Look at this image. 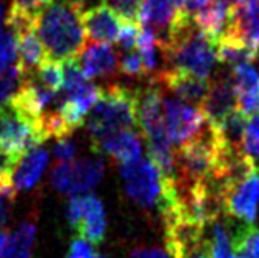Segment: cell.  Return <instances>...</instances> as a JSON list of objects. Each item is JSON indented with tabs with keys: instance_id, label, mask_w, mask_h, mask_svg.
<instances>
[{
	"instance_id": "cell-1",
	"label": "cell",
	"mask_w": 259,
	"mask_h": 258,
	"mask_svg": "<svg viewBox=\"0 0 259 258\" xmlns=\"http://www.w3.org/2000/svg\"><path fill=\"white\" fill-rule=\"evenodd\" d=\"M84 0H51L38 13L35 30L45 46L48 58L64 61L80 56L85 48L82 23Z\"/></svg>"
},
{
	"instance_id": "cell-2",
	"label": "cell",
	"mask_w": 259,
	"mask_h": 258,
	"mask_svg": "<svg viewBox=\"0 0 259 258\" xmlns=\"http://www.w3.org/2000/svg\"><path fill=\"white\" fill-rule=\"evenodd\" d=\"M85 117L84 125L92 140L110 132L133 130L136 127V89L117 83L100 86L99 99Z\"/></svg>"
},
{
	"instance_id": "cell-3",
	"label": "cell",
	"mask_w": 259,
	"mask_h": 258,
	"mask_svg": "<svg viewBox=\"0 0 259 258\" xmlns=\"http://www.w3.org/2000/svg\"><path fill=\"white\" fill-rule=\"evenodd\" d=\"M125 193L135 204L145 209H159L164 194V179L159 168L148 158H136L121 165Z\"/></svg>"
},
{
	"instance_id": "cell-4",
	"label": "cell",
	"mask_w": 259,
	"mask_h": 258,
	"mask_svg": "<svg viewBox=\"0 0 259 258\" xmlns=\"http://www.w3.org/2000/svg\"><path fill=\"white\" fill-rule=\"evenodd\" d=\"M46 138L41 124L26 119L9 104L0 108V146L7 153L20 160L25 153L43 145Z\"/></svg>"
},
{
	"instance_id": "cell-5",
	"label": "cell",
	"mask_w": 259,
	"mask_h": 258,
	"mask_svg": "<svg viewBox=\"0 0 259 258\" xmlns=\"http://www.w3.org/2000/svg\"><path fill=\"white\" fill-rule=\"evenodd\" d=\"M104 176V161L99 158H80L56 163L51 171L53 188L59 194L74 196L92 191Z\"/></svg>"
},
{
	"instance_id": "cell-6",
	"label": "cell",
	"mask_w": 259,
	"mask_h": 258,
	"mask_svg": "<svg viewBox=\"0 0 259 258\" xmlns=\"http://www.w3.org/2000/svg\"><path fill=\"white\" fill-rule=\"evenodd\" d=\"M162 117L169 140L176 145L186 143L205 125V117L199 107L184 102L172 94L167 96L164 92H162Z\"/></svg>"
},
{
	"instance_id": "cell-7",
	"label": "cell",
	"mask_w": 259,
	"mask_h": 258,
	"mask_svg": "<svg viewBox=\"0 0 259 258\" xmlns=\"http://www.w3.org/2000/svg\"><path fill=\"white\" fill-rule=\"evenodd\" d=\"M259 206V171L249 173L246 178L223 193L225 215L230 219L254 224Z\"/></svg>"
},
{
	"instance_id": "cell-8",
	"label": "cell",
	"mask_w": 259,
	"mask_h": 258,
	"mask_svg": "<svg viewBox=\"0 0 259 258\" xmlns=\"http://www.w3.org/2000/svg\"><path fill=\"white\" fill-rule=\"evenodd\" d=\"M149 79L158 83L162 89L171 91V94L177 99L199 108L208 89V79L197 78L194 74L176 69V67H162L151 74Z\"/></svg>"
},
{
	"instance_id": "cell-9",
	"label": "cell",
	"mask_w": 259,
	"mask_h": 258,
	"mask_svg": "<svg viewBox=\"0 0 259 258\" xmlns=\"http://www.w3.org/2000/svg\"><path fill=\"white\" fill-rule=\"evenodd\" d=\"M200 110L207 125L218 127L228 115L236 110V96L230 76H217L208 81L205 99L200 104Z\"/></svg>"
},
{
	"instance_id": "cell-10",
	"label": "cell",
	"mask_w": 259,
	"mask_h": 258,
	"mask_svg": "<svg viewBox=\"0 0 259 258\" xmlns=\"http://www.w3.org/2000/svg\"><path fill=\"white\" fill-rule=\"evenodd\" d=\"M95 153H105L118 165L140 158L143 152L141 135L135 130H117L110 132L97 140H92Z\"/></svg>"
},
{
	"instance_id": "cell-11",
	"label": "cell",
	"mask_w": 259,
	"mask_h": 258,
	"mask_svg": "<svg viewBox=\"0 0 259 258\" xmlns=\"http://www.w3.org/2000/svg\"><path fill=\"white\" fill-rule=\"evenodd\" d=\"M82 23L85 36L94 43H115L123 25V18L118 17L105 2L82 12Z\"/></svg>"
},
{
	"instance_id": "cell-12",
	"label": "cell",
	"mask_w": 259,
	"mask_h": 258,
	"mask_svg": "<svg viewBox=\"0 0 259 258\" xmlns=\"http://www.w3.org/2000/svg\"><path fill=\"white\" fill-rule=\"evenodd\" d=\"M181 0H143L138 10V25L164 38L169 28L181 15Z\"/></svg>"
},
{
	"instance_id": "cell-13",
	"label": "cell",
	"mask_w": 259,
	"mask_h": 258,
	"mask_svg": "<svg viewBox=\"0 0 259 258\" xmlns=\"http://www.w3.org/2000/svg\"><path fill=\"white\" fill-rule=\"evenodd\" d=\"M230 79L236 96V108L243 115L259 112V72L251 63L231 67Z\"/></svg>"
},
{
	"instance_id": "cell-14",
	"label": "cell",
	"mask_w": 259,
	"mask_h": 258,
	"mask_svg": "<svg viewBox=\"0 0 259 258\" xmlns=\"http://www.w3.org/2000/svg\"><path fill=\"white\" fill-rule=\"evenodd\" d=\"M79 63L89 81L95 78H112L118 71V54L110 43H92L80 53Z\"/></svg>"
},
{
	"instance_id": "cell-15",
	"label": "cell",
	"mask_w": 259,
	"mask_h": 258,
	"mask_svg": "<svg viewBox=\"0 0 259 258\" xmlns=\"http://www.w3.org/2000/svg\"><path fill=\"white\" fill-rule=\"evenodd\" d=\"M80 199H82V214H80V219L74 230L79 234V237L95 245L104 240L107 230L104 204L94 194L80 196Z\"/></svg>"
},
{
	"instance_id": "cell-16",
	"label": "cell",
	"mask_w": 259,
	"mask_h": 258,
	"mask_svg": "<svg viewBox=\"0 0 259 258\" xmlns=\"http://www.w3.org/2000/svg\"><path fill=\"white\" fill-rule=\"evenodd\" d=\"M48 152L43 148H33L28 153H25L17 163L15 169L12 173V185L15 191H31L41 179L43 171L48 165Z\"/></svg>"
},
{
	"instance_id": "cell-17",
	"label": "cell",
	"mask_w": 259,
	"mask_h": 258,
	"mask_svg": "<svg viewBox=\"0 0 259 258\" xmlns=\"http://www.w3.org/2000/svg\"><path fill=\"white\" fill-rule=\"evenodd\" d=\"M15 36H17V51H18L17 66L23 76V74L35 71L48 58V54L35 28H26L17 33Z\"/></svg>"
},
{
	"instance_id": "cell-18",
	"label": "cell",
	"mask_w": 259,
	"mask_h": 258,
	"mask_svg": "<svg viewBox=\"0 0 259 258\" xmlns=\"http://www.w3.org/2000/svg\"><path fill=\"white\" fill-rule=\"evenodd\" d=\"M230 7L231 5L212 0L208 5H205L202 10H199L192 17L197 28L205 36L212 40L213 43H217V40L220 38V35L225 31V28H227Z\"/></svg>"
},
{
	"instance_id": "cell-19",
	"label": "cell",
	"mask_w": 259,
	"mask_h": 258,
	"mask_svg": "<svg viewBox=\"0 0 259 258\" xmlns=\"http://www.w3.org/2000/svg\"><path fill=\"white\" fill-rule=\"evenodd\" d=\"M217 48V61H220L223 64H228L235 67L238 64L251 63L254 61L256 50L246 45L241 38L231 35L228 31H223L220 38L215 43Z\"/></svg>"
},
{
	"instance_id": "cell-20",
	"label": "cell",
	"mask_w": 259,
	"mask_h": 258,
	"mask_svg": "<svg viewBox=\"0 0 259 258\" xmlns=\"http://www.w3.org/2000/svg\"><path fill=\"white\" fill-rule=\"evenodd\" d=\"M36 237L35 219L25 220L13 230L10 239H7V245L0 258H30L31 247Z\"/></svg>"
},
{
	"instance_id": "cell-21",
	"label": "cell",
	"mask_w": 259,
	"mask_h": 258,
	"mask_svg": "<svg viewBox=\"0 0 259 258\" xmlns=\"http://www.w3.org/2000/svg\"><path fill=\"white\" fill-rule=\"evenodd\" d=\"M31 72L35 74V78L41 84H45L48 89L59 92L61 87H63V66H61V61L46 58L43 63Z\"/></svg>"
},
{
	"instance_id": "cell-22",
	"label": "cell",
	"mask_w": 259,
	"mask_h": 258,
	"mask_svg": "<svg viewBox=\"0 0 259 258\" xmlns=\"http://www.w3.org/2000/svg\"><path fill=\"white\" fill-rule=\"evenodd\" d=\"M243 152L254 161L259 160V112L249 115L246 119L243 133Z\"/></svg>"
},
{
	"instance_id": "cell-23",
	"label": "cell",
	"mask_w": 259,
	"mask_h": 258,
	"mask_svg": "<svg viewBox=\"0 0 259 258\" xmlns=\"http://www.w3.org/2000/svg\"><path fill=\"white\" fill-rule=\"evenodd\" d=\"M17 36L10 28H7L0 33V72L17 64Z\"/></svg>"
},
{
	"instance_id": "cell-24",
	"label": "cell",
	"mask_w": 259,
	"mask_h": 258,
	"mask_svg": "<svg viewBox=\"0 0 259 258\" xmlns=\"http://www.w3.org/2000/svg\"><path fill=\"white\" fill-rule=\"evenodd\" d=\"M20 79H22V72H20L17 64H13L7 71L0 72V108L7 104V100L17 91Z\"/></svg>"
},
{
	"instance_id": "cell-25",
	"label": "cell",
	"mask_w": 259,
	"mask_h": 258,
	"mask_svg": "<svg viewBox=\"0 0 259 258\" xmlns=\"http://www.w3.org/2000/svg\"><path fill=\"white\" fill-rule=\"evenodd\" d=\"M118 69L130 78H145L146 76L145 66H143V61L136 50L123 51L121 58L118 59Z\"/></svg>"
},
{
	"instance_id": "cell-26",
	"label": "cell",
	"mask_w": 259,
	"mask_h": 258,
	"mask_svg": "<svg viewBox=\"0 0 259 258\" xmlns=\"http://www.w3.org/2000/svg\"><path fill=\"white\" fill-rule=\"evenodd\" d=\"M15 199H17V191L13 188L12 181L0 182V227L2 229L9 222Z\"/></svg>"
},
{
	"instance_id": "cell-27",
	"label": "cell",
	"mask_w": 259,
	"mask_h": 258,
	"mask_svg": "<svg viewBox=\"0 0 259 258\" xmlns=\"http://www.w3.org/2000/svg\"><path fill=\"white\" fill-rule=\"evenodd\" d=\"M138 33H140V25L136 20L130 22V20H123V25H121V30L118 33V38L115 43H118L121 51H130L136 48V40H138Z\"/></svg>"
},
{
	"instance_id": "cell-28",
	"label": "cell",
	"mask_w": 259,
	"mask_h": 258,
	"mask_svg": "<svg viewBox=\"0 0 259 258\" xmlns=\"http://www.w3.org/2000/svg\"><path fill=\"white\" fill-rule=\"evenodd\" d=\"M66 258H105V256L95 250L94 243L84 240L82 237H76V239L71 240Z\"/></svg>"
},
{
	"instance_id": "cell-29",
	"label": "cell",
	"mask_w": 259,
	"mask_h": 258,
	"mask_svg": "<svg viewBox=\"0 0 259 258\" xmlns=\"http://www.w3.org/2000/svg\"><path fill=\"white\" fill-rule=\"evenodd\" d=\"M141 2L143 0H105V4L110 7L118 17H121L123 20H130V22L136 20Z\"/></svg>"
},
{
	"instance_id": "cell-30",
	"label": "cell",
	"mask_w": 259,
	"mask_h": 258,
	"mask_svg": "<svg viewBox=\"0 0 259 258\" xmlns=\"http://www.w3.org/2000/svg\"><path fill=\"white\" fill-rule=\"evenodd\" d=\"M76 152H77L76 145H74L69 138H59L53 148V153H54V156H56L58 163L74 161L76 160Z\"/></svg>"
},
{
	"instance_id": "cell-31",
	"label": "cell",
	"mask_w": 259,
	"mask_h": 258,
	"mask_svg": "<svg viewBox=\"0 0 259 258\" xmlns=\"http://www.w3.org/2000/svg\"><path fill=\"white\" fill-rule=\"evenodd\" d=\"M18 161H20L18 158H15V156L10 153H7L4 148L0 146V182L12 181V173Z\"/></svg>"
},
{
	"instance_id": "cell-32",
	"label": "cell",
	"mask_w": 259,
	"mask_h": 258,
	"mask_svg": "<svg viewBox=\"0 0 259 258\" xmlns=\"http://www.w3.org/2000/svg\"><path fill=\"white\" fill-rule=\"evenodd\" d=\"M51 0H12V4L15 9L28 13L31 17H38V13L41 12L45 7L50 4Z\"/></svg>"
},
{
	"instance_id": "cell-33",
	"label": "cell",
	"mask_w": 259,
	"mask_h": 258,
	"mask_svg": "<svg viewBox=\"0 0 259 258\" xmlns=\"http://www.w3.org/2000/svg\"><path fill=\"white\" fill-rule=\"evenodd\" d=\"M130 258H171L167 252L156 247H136L132 250Z\"/></svg>"
},
{
	"instance_id": "cell-34",
	"label": "cell",
	"mask_w": 259,
	"mask_h": 258,
	"mask_svg": "<svg viewBox=\"0 0 259 258\" xmlns=\"http://www.w3.org/2000/svg\"><path fill=\"white\" fill-rule=\"evenodd\" d=\"M189 258H212V255H210V252H208V243H205V245L197 250V252L192 253Z\"/></svg>"
},
{
	"instance_id": "cell-35",
	"label": "cell",
	"mask_w": 259,
	"mask_h": 258,
	"mask_svg": "<svg viewBox=\"0 0 259 258\" xmlns=\"http://www.w3.org/2000/svg\"><path fill=\"white\" fill-rule=\"evenodd\" d=\"M7 232H5V229H2L0 227V256H2V253H4V248H5V245H7Z\"/></svg>"
},
{
	"instance_id": "cell-36",
	"label": "cell",
	"mask_w": 259,
	"mask_h": 258,
	"mask_svg": "<svg viewBox=\"0 0 259 258\" xmlns=\"http://www.w3.org/2000/svg\"><path fill=\"white\" fill-rule=\"evenodd\" d=\"M4 18H5V15H4V7H2V4H0V33L4 31Z\"/></svg>"
},
{
	"instance_id": "cell-37",
	"label": "cell",
	"mask_w": 259,
	"mask_h": 258,
	"mask_svg": "<svg viewBox=\"0 0 259 258\" xmlns=\"http://www.w3.org/2000/svg\"><path fill=\"white\" fill-rule=\"evenodd\" d=\"M215 2H222V4H227V5H233V4H236V0H215Z\"/></svg>"
},
{
	"instance_id": "cell-38",
	"label": "cell",
	"mask_w": 259,
	"mask_h": 258,
	"mask_svg": "<svg viewBox=\"0 0 259 258\" xmlns=\"http://www.w3.org/2000/svg\"><path fill=\"white\" fill-rule=\"evenodd\" d=\"M228 258H248L246 255H241V253H233V255H230Z\"/></svg>"
},
{
	"instance_id": "cell-39",
	"label": "cell",
	"mask_w": 259,
	"mask_h": 258,
	"mask_svg": "<svg viewBox=\"0 0 259 258\" xmlns=\"http://www.w3.org/2000/svg\"><path fill=\"white\" fill-rule=\"evenodd\" d=\"M236 2H254V4H259V0H236Z\"/></svg>"
}]
</instances>
